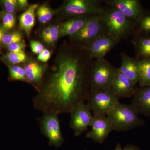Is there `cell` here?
<instances>
[{"label": "cell", "mask_w": 150, "mask_h": 150, "mask_svg": "<svg viewBox=\"0 0 150 150\" xmlns=\"http://www.w3.org/2000/svg\"><path fill=\"white\" fill-rule=\"evenodd\" d=\"M0 18H1V14H0Z\"/></svg>", "instance_id": "8d00e7d4"}, {"label": "cell", "mask_w": 150, "mask_h": 150, "mask_svg": "<svg viewBox=\"0 0 150 150\" xmlns=\"http://www.w3.org/2000/svg\"><path fill=\"white\" fill-rule=\"evenodd\" d=\"M121 40L108 32L105 33L87 45H82L93 59L105 58L108 52L116 46Z\"/></svg>", "instance_id": "30bf717a"}, {"label": "cell", "mask_w": 150, "mask_h": 150, "mask_svg": "<svg viewBox=\"0 0 150 150\" xmlns=\"http://www.w3.org/2000/svg\"><path fill=\"white\" fill-rule=\"evenodd\" d=\"M78 48L67 47L61 52L55 71L33 98V106L43 114L70 113L87 100L93 59L82 45Z\"/></svg>", "instance_id": "6da1fadb"}, {"label": "cell", "mask_w": 150, "mask_h": 150, "mask_svg": "<svg viewBox=\"0 0 150 150\" xmlns=\"http://www.w3.org/2000/svg\"><path fill=\"white\" fill-rule=\"evenodd\" d=\"M117 72L118 69L105 58L94 59L90 73V90L111 88Z\"/></svg>", "instance_id": "277c9868"}, {"label": "cell", "mask_w": 150, "mask_h": 150, "mask_svg": "<svg viewBox=\"0 0 150 150\" xmlns=\"http://www.w3.org/2000/svg\"><path fill=\"white\" fill-rule=\"evenodd\" d=\"M132 103L139 114L150 117V86L136 88Z\"/></svg>", "instance_id": "4fadbf2b"}, {"label": "cell", "mask_w": 150, "mask_h": 150, "mask_svg": "<svg viewBox=\"0 0 150 150\" xmlns=\"http://www.w3.org/2000/svg\"><path fill=\"white\" fill-rule=\"evenodd\" d=\"M106 32L108 31L101 16L94 15L79 32L71 36L70 39L73 42L86 45Z\"/></svg>", "instance_id": "52a82bcc"}, {"label": "cell", "mask_w": 150, "mask_h": 150, "mask_svg": "<svg viewBox=\"0 0 150 150\" xmlns=\"http://www.w3.org/2000/svg\"><path fill=\"white\" fill-rule=\"evenodd\" d=\"M40 129L48 140L50 146L59 147L64 142L61 131V125L58 115L56 114H43L40 119Z\"/></svg>", "instance_id": "ba28073f"}, {"label": "cell", "mask_w": 150, "mask_h": 150, "mask_svg": "<svg viewBox=\"0 0 150 150\" xmlns=\"http://www.w3.org/2000/svg\"><path fill=\"white\" fill-rule=\"evenodd\" d=\"M132 42L138 60L150 59V36L137 35Z\"/></svg>", "instance_id": "ac0fdd59"}, {"label": "cell", "mask_w": 150, "mask_h": 150, "mask_svg": "<svg viewBox=\"0 0 150 150\" xmlns=\"http://www.w3.org/2000/svg\"><path fill=\"white\" fill-rule=\"evenodd\" d=\"M101 16L108 32L121 40L134 33L137 23L114 8L104 7Z\"/></svg>", "instance_id": "7a4b0ae2"}, {"label": "cell", "mask_w": 150, "mask_h": 150, "mask_svg": "<svg viewBox=\"0 0 150 150\" xmlns=\"http://www.w3.org/2000/svg\"><path fill=\"white\" fill-rule=\"evenodd\" d=\"M91 129L86 137L99 144H102L113 131L112 124L107 115H93Z\"/></svg>", "instance_id": "8fae6325"}, {"label": "cell", "mask_w": 150, "mask_h": 150, "mask_svg": "<svg viewBox=\"0 0 150 150\" xmlns=\"http://www.w3.org/2000/svg\"><path fill=\"white\" fill-rule=\"evenodd\" d=\"M4 59L11 64H16L25 62L27 59V56L24 52H9L5 56Z\"/></svg>", "instance_id": "cb8c5ba5"}, {"label": "cell", "mask_w": 150, "mask_h": 150, "mask_svg": "<svg viewBox=\"0 0 150 150\" xmlns=\"http://www.w3.org/2000/svg\"><path fill=\"white\" fill-rule=\"evenodd\" d=\"M104 7L98 0H69L62 7V14L70 18L83 16H101Z\"/></svg>", "instance_id": "8992f818"}, {"label": "cell", "mask_w": 150, "mask_h": 150, "mask_svg": "<svg viewBox=\"0 0 150 150\" xmlns=\"http://www.w3.org/2000/svg\"><path fill=\"white\" fill-rule=\"evenodd\" d=\"M111 88L119 98L132 97L136 89L132 82L118 71L112 82Z\"/></svg>", "instance_id": "5bb4252c"}, {"label": "cell", "mask_w": 150, "mask_h": 150, "mask_svg": "<svg viewBox=\"0 0 150 150\" xmlns=\"http://www.w3.org/2000/svg\"><path fill=\"white\" fill-rule=\"evenodd\" d=\"M4 31L5 30L3 29V27L0 26V45L2 43V39L3 35L5 34Z\"/></svg>", "instance_id": "e575fe53"}, {"label": "cell", "mask_w": 150, "mask_h": 150, "mask_svg": "<svg viewBox=\"0 0 150 150\" xmlns=\"http://www.w3.org/2000/svg\"><path fill=\"white\" fill-rule=\"evenodd\" d=\"M24 68L28 81L35 85L38 91L42 83L45 67L37 62H31L25 65Z\"/></svg>", "instance_id": "e0dca14e"}, {"label": "cell", "mask_w": 150, "mask_h": 150, "mask_svg": "<svg viewBox=\"0 0 150 150\" xmlns=\"http://www.w3.org/2000/svg\"><path fill=\"white\" fill-rule=\"evenodd\" d=\"M124 150H140L138 148L133 145H129L124 148Z\"/></svg>", "instance_id": "836d02e7"}, {"label": "cell", "mask_w": 150, "mask_h": 150, "mask_svg": "<svg viewBox=\"0 0 150 150\" xmlns=\"http://www.w3.org/2000/svg\"><path fill=\"white\" fill-rule=\"evenodd\" d=\"M70 114V126L75 136H80L90 127L93 115L88 104L80 103L73 108Z\"/></svg>", "instance_id": "9c48e42d"}, {"label": "cell", "mask_w": 150, "mask_h": 150, "mask_svg": "<svg viewBox=\"0 0 150 150\" xmlns=\"http://www.w3.org/2000/svg\"><path fill=\"white\" fill-rule=\"evenodd\" d=\"M104 2L118 10L126 17L138 22L144 13L141 3L138 0H107Z\"/></svg>", "instance_id": "7c38bea8"}, {"label": "cell", "mask_w": 150, "mask_h": 150, "mask_svg": "<svg viewBox=\"0 0 150 150\" xmlns=\"http://www.w3.org/2000/svg\"><path fill=\"white\" fill-rule=\"evenodd\" d=\"M25 44L24 40H22L19 42L12 43L8 46V51L12 53L24 52Z\"/></svg>", "instance_id": "f1b7e54d"}, {"label": "cell", "mask_w": 150, "mask_h": 150, "mask_svg": "<svg viewBox=\"0 0 150 150\" xmlns=\"http://www.w3.org/2000/svg\"><path fill=\"white\" fill-rule=\"evenodd\" d=\"M121 66L118 68V71L126 76L135 86L139 81L138 60L124 52L121 53Z\"/></svg>", "instance_id": "9a60e30c"}, {"label": "cell", "mask_w": 150, "mask_h": 150, "mask_svg": "<svg viewBox=\"0 0 150 150\" xmlns=\"http://www.w3.org/2000/svg\"><path fill=\"white\" fill-rule=\"evenodd\" d=\"M10 79L13 81H20L28 82L24 68L18 66L9 67Z\"/></svg>", "instance_id": "7402d4cb"}, {"label": "cell", "mask_w": 150, "mask_h": 150, "mask_svg": "<svg viewBox=\"0 0 150 150\" xmlns=\"http://www.w3.org/2000/svg\"><path fill=\"white\" fill-rule=\"evenodd\" d=\"M17 2L19 7L22 9L26 8L28 6V2L27 0H18Z\"/></svg>", "instance_id": "d6a6232c"}, {"label": "cell", "mask_w": 150, "mask_h": 150, "mask_svg": "<svg viewBox=\"0 0 150 150\" xmlns=\"http://www.w3.org/2000/svg\"><path fill=\"white\" fill-rule=\"evenodd\" d=\"M51 57V53L50 51L47 49H44V50L40 54H38V59L41 62H46Z\"/></svg>", "instance_id": "4dcf8cb0"}, {"label": "cell", "mask_w": 150, "mask_h": 150, "mask_svg": "<svg viewBox=\"0 0 150 150\" xmlns=\"http://www.w3.org/2000/svg\"><path fill=\"white\" fill-rule=\"evenodd\" d=\"M115 150H124V149L122 148L120 144H118L117 146H116Z\"/></svg>", "instance_id": "d590c367"}, {"label": "cell", "mask_w": 150, "mask_h": 150, "mask_svg": "<svg viewBox=\"0 0 150 150\" xmlns=\"http://www.w3.org/2000/svg\"><path fill=\"white\" fill-rule=\"evenodd\" d=\"M22 38V34L19 31L5 33L2 39V43L6 46H8L12 43L21 41Z\"/></svg>", "instance_id": "d4e9b609"}, {"label": "cell", "mask_w": 150, "mask_h": 150, "mask_svg": "<svg viewBox=\"0 0 150 150\" xmlns=\"http://www.w3.org/2000/svg\"><path fill=\"white\" fill-rule=\"evenodd\" d=\"M111 88L90 90L87 100L93 115H107L120 103Z\"/></svg>", "instance_id": "5b68a950"}, {"label": "cell", "mask_w": 150, "mask_h": 150, "mask_svg": "<svg viewBox=\"0 0 150 150\" xmlns=\"http://www.w3.org/2000/svg\"><path fill=\"white\" fill-rule=\"evenodd\" d=\"M134 33L137 35L150 36V13H144L137 23Z\"/></svg>", "instance_id": "44dd1931"}, {"label": "cell", "mask_w": 150, "mask_h": 150, "mask_svg": "<svg viewBox=\"0 0 150 150\" xmlns=\"http://www.w3.org/2000/svg\"><path fill=\"white\" fill-rule=\"evenodd\" d=\"M94 15L83 16L71 18L63 23L59 27V38L65 36L70 37L79 32Z\"/></svg>", "instance_id": "2e32d148"}, {"label": "cell", "mask_w": 150, "mask_h": 150, "mask_svg": "<svg viewBox=\"0 0 150 150\" xmlns=\"http://www.w3.org/2000/svg\"><path fill=\"white\" fill-rule=\"evenodd\" d=\"M37 15L40 23H46L52 19L53 13L47 5L43 4L38 8Z\"/></svg>", "instance_id": "603a6c76"}, {"label": "cell", "mask_w": 150, "mask_h": 150, "mask_svg": "<svg viewBox=\"0 0 150 150\" xmlns=\"http://www.w3.org/2000/svg\"><path fill=\"white\" fill-rule=\"evenodd\" d=\"M139 113L132 104L120 103L107 115L113 130L125 131L144 125V121L139 117Z\"/></svg>", "instance_id": "3957f363"}, {"label": "cell", "mask_w": 150, "mask_h": 150, "mask_svg": "<svg viewBox=\"0 0 150 150\" xmlns=\"http://www.w3.org/2000/svg\"><path fill=\"white\" fill-rule=\"evenodd\" d=\"M15 23V17L13 14L7 13L4 15L3 19L2 27L5 31L13 28Z\"/></svg>", "instance_id": "484cf974"}, {"label": "cell", "mask_w": 150, "mask_h": 150, "mask_svg": "<svg viewBox=\"0 0 150 150\" xmlns=\"http://www.w3.org/2000/svg\"><path fill=\"white\" fill-rule=\"evenodd\" d=\"M30 46L33 53L39 54L44 50V46L40 42L36 40H32L30 42Z\"/></svg>", "instance_id": "f546056e"}, {"label": "cell", "mask_w": 150, "mask_h": 150, "mask_svg": "<svg viewBox=\"0 0 150 150\" xmlns=\"http://www.w3.org/2000/svg\"><path fill=\"white\" fill-rule=\"evenodd\" d=\"M50 35V27H47L43 29L41 36L44 42L47 43Z\"/></svg>", "instance_id": "1f68e13d"}, {"label": "cell", "mask_w": 150, "mask_h": 150, "mask_svg": "<svg viewBox=\"0 0 150 150\" xmlns=\"http://www.w3.org/2000/svg\"><path fill=\"white\" fill-rule=\"evenodd\" d=\"M1 2L2 3L6 11L8 13L13 14L18 7L17 1L16 0H4L1 1Z\"/></svg>", "instance_id": "4316f807"}, {"label": "cell", "mask_w": 150, "mask_h": 150, "mask_svg": "<svg viewBox=\"0 0 150 150\" xmlns=\"http://www.w3.org/2000/svg\"><path fill=\"white\" fill-rule=\"evenodd\" d=\"M50 35L47 43L54 44L59 38V27L60 26L52 25L50 26Z\"/></svg>", "instance_id": "83f0119b"}, {"label": "cell", "mask_w": 150, "mask_h": 150, "mask_svg": "<svg viewBox=\"0 0 150 150\" xmlns=\"http://www.w3.org/2000/svg\"><path fill=\"white\" fill-rule=\"evenodd\" d=\"M38 6L37 4L31 5L19 17L20 27L28 36L30 35L31 30L35 24V13Z\"/></svg>", "instance_id": "d6986e66"}, {"label": "cell", "mask_w": 150, "mask_h": 150, "mask_svg": "<svg viewBox=\"0 0 150 150\" xmlns=\"http://www.w3.org/2000/svg\"><path fill=\"white\" fill-rule=\"evenodd\" d=\"M138 65L140 86H150V59L138 60Z\"/></svg>", "instance_id": "ffe728a7"}]
</instances>
